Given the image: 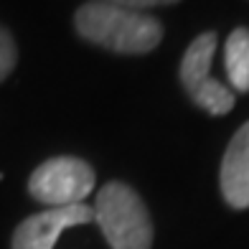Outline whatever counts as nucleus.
I'll return each mask as SVG.
<instances>
[{
	"label": "nucleus",
	"instance_id": "nucleus-1",
	"mask_svg": "<svg viewBox=\"0 0 249 249\" xmlns=\"http://www.w3.org/2000/svg\"><path fill=\"white\" fill-rule=\"evenodd\" d=\"M79 36L115 53H148L163 38L160 20L107 0H89L76 10Z\"/></svg>",
	"mask_w": 249,
	"mask_h": 249
},
{
	"label": "nucleus",
	"instance_id": "nucleus-2",
	"mask_svg": "<svg viewBox=\"0 0 249 249\" xmlns=\"http://www.w3.org/2000/svg\"><path fill=\"white\" fill-rule=\"evenodd\" d=\"M94 221L99 224L109 249H150L153 221L138 191L112 180L97 194Z\"/></svg>",
	"mask_w": 249,
	"mask_h": 249
},
{
	"label": "nucleus",
	"instance_id": "nucleus-3",
	"mask_svg": "<svg viewBox=\"0 0 249 249\" xmlns=\"http://www.w3.org/2000/svg\"><path fill=\"white\" fill-rule=\"evenodd\" d=\"M94 191V171L82 158L59 155L41 163L28 178V194L49 209L76 206Z\"/></svg>",
	"mask_w": 249,
	"mask_h": 249
},
{
	"label": "nucleus",
	"instance_id": "nucleus-4",
	"mask_svg": "<svg viewBox=\"0 0 249 249\" xmlns=\"http://www.w3.org/2000/svg\"><path fill=\"white\" fill-rule=\"evenodd\" d=\"M216 51V33H201L180 61V82L188 97L209 115H226L234 107V92L211 76V59Z\"/></svg>",
	"mask_w": 249,
	"mask_h": 249
},
{
	"label": "nucleus",
	"instance_id": "nucleus-5",
	"mask_svg": "<svg viewBox=\"0 0 249 249\" xmlns=\"http://www.w3.org/2000/svg\"><path fill=\"white\" fill-rule=\"evenodd\" d=\"M92 219H94V211L87 203L38 211L16 226L10 249H53L61 231L79 224H89Z\"/></svg>",
	"mask_w": 249,
	"mask_h": 249
},
{
	"label": "nucleus",
	"instance_id": "nucleus-6",
	"mask_svg": "<svg viewBox=\"0 0 249 249\" xmlns=\"http://www.w3.org/2000/svg\"><path fill=\"white\" fill-rule=\"evenodd\" d=\"M221 194L231 209H249V122L236 130L224 153Z\"/></svg>",
	"mask_w": 249,
	"mask_h": 249
},
{
	"label": "nucleus",
	"instance_id": "nucleus-7",
	"mask_svg": "<svg viewBox=\"0 0 249 249\" xmlns=\"http://www.w3.org/2000/svg\"><path fill=\"white\" fill-rule=\"evenodd\" d=\"M224 66L236 92H249V28L229 33L224 46Z\"/></svg>",
	"mask_w": 249,
	"mask_h": 249
},
{
	"label": "nucleus",
	"instance_id": "nucleus-8",
	"mask_svg": "<svg viewBox=\"0 0 249 249\" xmlns=\"http://www.w3.org/2000/svg\"><path fill=\"white\" fill-rule=\"evenodd\" d=\"M16 59H18V51H16V41L13 36L0 26V82L13 71L16 66Z\"/></svg>",
	"mask_w": 249,
	"mask_h": 249
},
{
	"label": "nucleus",
	"instance_id": "nucleus-9",
	"mask_svg": "<svg viewBox=\"0 0 249 249\" xmlns=\"http://www.w3.org/2000/svg\"><path fill=\"white\" fill-rule=\"evenodd\" d=\"M107 3H115V5H122V8H130V10H145L150 8H158V5H171V3H178V0H107Z\"/></svg>",
	"mask_w": 249,
	"mask_h": 249
}]
</instances>
